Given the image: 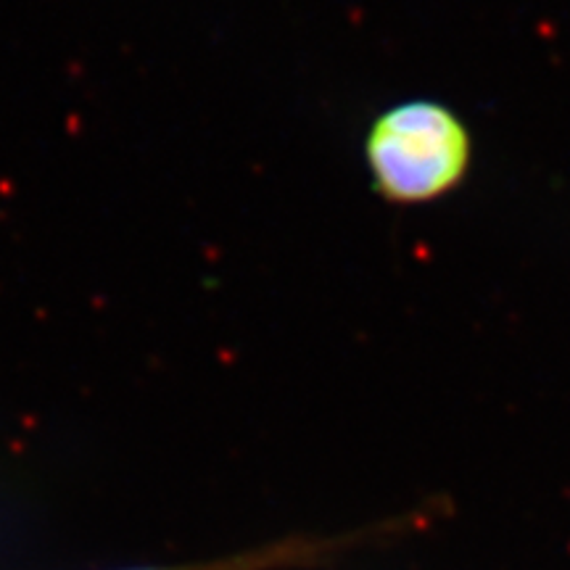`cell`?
Wrapping results in <instances>:
<instances>
[{"label":"cell","mask_w":570,"mask_h":570,"mask_svg":"<svg viewBox=\"0 0 570 570\" xmlns=\"http://www.w3.org/2000/svg\"><path fill=\"white\" fill-rule=\"evenodd\" d=\"M473 140L446 104L404 101L370 125L365 161L377 194L394 204H428L465 180Z\"/></svg>","instance_id":"1"},{"label":"cell","mask_w":570,"mask_h":570,"mask_svg":"<svg viewBox=\"0 0 570 570\" xmlns=\"http://www.w3.org/2000/svg\"><path fill=\"white\" fill-rule=\"evenodd\" d=\"M331 552V544L315 539H281L273 544L254 547L223 558L198 560V562H177V566H140V568H119V570H281L294 566H309Z\"/></svg>","instance_id":"2"}]
</instances>
